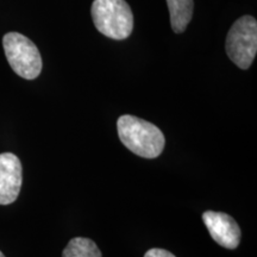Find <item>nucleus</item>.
<instances>
[{
  "label": "nucleus",
  "instance_id": "9",
  "mask_svg": "<svg viewBox=\"0 0 257 257\" xmlns=\"http://www.w3.org/2000/svg\"><path fill=\"white\" fill-rule=\"evenodd\" d=\"M144 257H175L172 252L167 251V250L163 249H150L146 252Z\"/></svg>",
  "mask_w": 257,
  "mask_h": 257
},
{
  "label": "nucleus",
  "instance_id": "1",
  "mask_svg": "<svg viewBox=\"0 0 257 257\" xmlns=\"http://www.w3.org/2000/svg\"><path fill=\"white\" fill-rule=\"evenodd\" d=\"M118 136L130 152L144 159L159 157L165 149L162 131L149 121L124 114L117 120Z\"/></svg>",
  "mask_w": 257,
  "mask_h": 257
},
{
  "label": "nucleus",
  "instance_id": "4",
  "mask_svg": "<svg viewBox=\"0 0 257 257\" xmlns=\"http://www.w3.org/2000/svg\"><path fill=\"white\" fill-rule=\"evenodd\" d=\"M227 56L240 69H248L257 53V22L243 16L231 27L225 43Z\"/></svg>",
  "mask_w": 257,
  "mask_h": 257
},
{
  "label": "nucleus",
  "instance_id": "5",
  "mask_svg": "<svg viewBox=\"0 0 257 257\" xmlns=\"http://www.w3.org/2000/svg\"><path fill=\"white\" fill-rule=\"evenodd\" d=\"M23 184L22 162L15 154H0V205L17 200Z\"/></svg>",
  "mask_w": 257,
  "mask_h": 257
},
{
  "label": "nucleus",
  "instance_id": "6",
  "mask_svg": "<svg viewBox=\"0 0 257 257\" xmlns=\"http://www.w3.org/2000/svg\"><path fill=\"white\" fill-rule=\"evenodd\" d=\"M202 220L216 243L226 249H236L240 242V229L236 220L223 212L206 211L202 213Z\"/></svg>",
  "mask_w": 257,
  "mask_h": 257
},
{
  "label": "nucleus",
  "instance_id": "10",
  "mask_svg": "<svg viewBox=\"0 0 257 257\" xmlns=\"http://www.w3.org/2000/svg\"><path fill=\"white\" fill-rule=\"evenodd\" d=\"M0 257H5V255L2 251H0Z\"/></svg>",
  "mask_w": 257,
  "mask_h": 257
},
{
  "label": "nucleus",
  "instance_id": "2",
  "mask_svg": "<svg viewBox=\"0 0 257 257\" xmlns=\"http://www.w3.org/2000/svg\"><path fill=\"white\" fill-rule=\"evenodd\" d=\"M91 14L96 30L106 37L121 41L133 32L134 15L125 0H94Z\"/></svg>",
  "mask_w": 257,
  "mask_h": 257
},
{
  "label": "nucleus",
  "instance_id": "7",
  "mask_svg": "<svg viewBox=\"0 0 257 257\" xmlns=\"http://www.w3.org/2000/svg\"><path fill=\"white\" fill-rule=\"evenodd\" d=\"M170 24L175 34H182L192 21L194 3L193 0H167Z\"/></svg>",
  "mask_w": 257,
  "mask_h": 257
},
{
  "label": "nucleus",
  "instance_id": "3",
  "mask_svg": "<svg viewBox=\"0 0 257 257\" xmlns=\"http://www.w3.org/2000/svg\"><path fill=\"white\" fill-rule=\"evenodd\" d=\"M3 47L9 64L17 75L34 80L42 72L40 50L31 40L19 32H9L3 38Z\"/></svg>",
  "mask_w": 257,
  "mask_h": 257
},
{
  "label": "nucleus",
  "instance_id": "8",
  "mask_svg": "<svg viewBox=\"0 0 257 257\" xmlns=\"http://www.w3.org/2000/svg\"><path fill=\"white\" fill-rule=\"evenodd\" d=\"M62 257H101V251L92 239L75 237L67 244Z\"/></svg>",
  "mask_w": 257,
  "mask_h": 257
}]
</instances>
